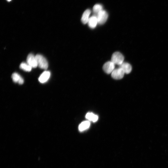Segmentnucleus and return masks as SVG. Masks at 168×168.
I'll use <instances>...</instances> for the list:
<instances>
[{"mask_svg": "<svg viewBox=\"0 0 168 168\" xmlns=\"http://www.w3.org/2000/svg\"><path fill=\"white\" fill-rule=\"evenodd\" d=\"M8 1L10 2L11 1V0H7Z\"/></svg>", "mask_w": 168, "mask_h": 168, "instance_id": "nucleus-16", "label": "nucleus"}, {"mask_svg": "<svg viewBox=\"0 0 168 168\" xmlns=\"http://www.w3.org/2000/svg\"><path fill=\"white\" fill-rule=\"evenodd\" d=\"M20 68L23 70L27 71H30L32 69V67L27 63L23 62L22 63L20 66Z\"/></svg>", "mask_w": 168, "mask_h": 168, "instance_id": "nucleus-14", "label": "nucleus"}, {"mask_svg": "<svg viewBox=\"0 0 168 168\" xmlns=\"http://www.w3.org/2000/svg\"><path fill=\"white\" fill-rule=\"evenodd\" d=\"M26 61L27 63L32 68H36L38 66L36 56L33 54H30L28 55Z\"/></svg>", "mask_w": 168, "mask_h": 168, "instance_id": "nucleus-5", "label": "nucleus"}, {"mask_svg": "<svg viewBox=\"0 0 168 168\" xmlns=\"http://www.w3.org/2000/svg\"><path fill=\"white\" fill-rule=\"evenodd\" d=\"M115 65L111 61L108 62L104 65L103 66V70L106 74L111 73L115 69Z\"/></svg>", "mask_w": 168, "mask_h": 168, "instance_id": "nucleus-6", "label": "nucleus"}, {"mask_svg": "<svg viewBox=\"0 0 168 168\" xmlns=\"http://www.w3.org/2000/svg\"><path fill=\"white\" fill-rule=\"evenodd\" d=\"M119 67L121 68L125 74H130L132 71V68L131 65L129 63L124 62L119 66Z\"/></svg>", "mask_w": 168, "mask_h": 168, "instance_id": "nucleus-7", "label": "nucleus"}, {"mask_svg": "<svg viewBox=\"0 0 168 168\" xmlns=\"http://www.w3.org/2000/svg\"><path fill=\"white\" fill-rule=\"evenodd\" d=\"M38 66L41 69H47L48 66V64L46 59L41 54H38L36 55Z\"/></svg>", "mask_w": 168, "mask_h": 168, "instance_id": "nucleus-2", "label": "nucleus"}, {"mask_svg": "<svg viewBox=\"0 0 168 168\" xmlns=\"http://www.w3.org/2000/svg\"><path fill=\"white\" fill-rule=\"evenodd\" d=\"M102 10V6L100 4H96L93 7V11L97 14Z\"/></svg>", "mask_w": 168, "mask_h": 168, "instance_id": "nucleus-15", "label": "nucleus"}, {"mask_svg": "<svg viewBox=\"0 0 168 168\" xmlns=\"http://www.w3.org/2000/svg\"><path fill=\"white\" fill-rule=\"evenodd\" d=\"M86 118L88 120L92 121L94 122H97L98 119V116L92 113H88L86 116Z\"/></svg>", "mask_w": 168, "mask_h": 168, "instance_id": "nucleus-13", "label": "nucleus"}, {"mask_svg": "<svg viewBox=\"0 0 168 168\" xmlns=\"http://www.w3.org/2000/svg\"><path fill=\"white\" fill-rule=\"evenodd\" d=\"M125 72L120 68L115 69L111 73L112 78L117 80L121 79L123 78Z\"/></svg>", "mask_w": 168, "mask_h": 168, "instance_id": "nucleus-4", "label": "nucleus"}, {"mask_svg": "<svg viewBox=\"0 0 168 168\" xmlns=\"http://www.w3.org/2000/svg\"><path fill=\"white\" fill-rule=\"evenodd\" d=\"M124 58L123 54L118 52L114 53L112 56L111 61L119 66L124 62Z\"/></svg>", "mask_w": 168, "mask_h": 168, "instance_id": "nucleus-1", "label": "nucleus"}, {"mask_svg": "<svg viewBox=\"0 0 168 168\" xmlns=\"http://www.w3.org/2000/svg\"><path fill=\"white\" fill-rule=\"evenodd\" d=\"M50 75V72L48 71H45L40 75L39 78V82L42 83H44L47 81Z\"/></svg>", "mask_w": 168, "mask_h": 168, "instance_id": "nucleus-9", "label": "nucleus"}, {"mask_svg": "<svg viewBox=\"0 0 168 168\" xmlns=\"http://www.w3.org/2000/svg\"><path fill=\"white\" fill-rule=\"evenodd\" d=\"M12 78L13 81L15 83H18L20 85H22L24 83L23 78L17 73H13L12 75Z\"/></svg>", "mask_w": 168, "mask_h": 168, "instance_id": "nucleus-11", "label": "nucleus"}, {"mask_svg": "<svg viewBox=\"0 0 168 168\" xmlns=\"http://www.w3.org/2000/svg\"><path fill=\"white\" fill-rule=\"evenodd\" d=\"M98 24L102 25L104 24L108 17L107 13L105 10H102L97 14Z\"/></svg>", "mask_w": 168, "mask_h": 168, "instance_id": "nucleus-3", "label": "nucleus"}, {"mask_svg": "<svg viewBox=\"0 0 168 168\" xmlns=\"http://www.w3.org/2000/svg\"><path fill=\"white\" fill-rule=\"evenodd\" d=\"M90 122L88 121L82 122L79 126V130L80 131H82L88 129L90 126Z\"/></svg>", "mask_w": 168, "mask_h": 168, "instance_id": "nucleus-12", "label": "nucleus"}, {"mask_svg": "<svg viewBox=\"0 0 168 168\" xmlns=\"http://www.w3.org/2000/svg\"><path fill=\"white\" fill-rule=\"evenodd\" d=\"M88 23L91 29H94L98 23L97 16H94L90 18Z\"/></svg>", "mask_w": 168, "mask_h": 168, "instance_id": "nucleus-10", "label": "nucleus"}, {"mask_svg": "<svg viewBox=\"0 0 168 168\" xmlns=\"http://www.w3.org/2000/svg\"><path fill=\"white\" fill-rule=\"evenodd\" d=\"M91 13V11L89 9L87 10L84 12L81 19L83 24H86L88 23L90 18V16Z\"/></svg>", "mask_w": 168, "mask_h": 168, "instance_id": "nucleus-8", "label": "nucleus"}]
</instances>
